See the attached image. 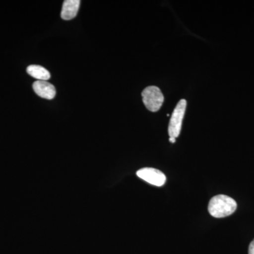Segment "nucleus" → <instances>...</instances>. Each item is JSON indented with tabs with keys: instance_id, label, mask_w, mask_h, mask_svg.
Instances as JSON below:
<instances>
[{
	"instance_id": "nucleus-9",
	"label": "nucleus",
	"mask_w": 254,
	"mask_h": 254,
	"mask_svg": "<svg viewBox=\"0 0 254 254\" xmlns=\"http://www.w3.org/2000/svg\"><path fill=\"white\" fill-rule=\"evenodd\" d=\"M169 141L170 142H171V143H175L176 142V138H173V137H170V138H169Z\"/></svg>"
},
{
	"instance_id": "nucleus-1",
	"label": "nucleus",
	"mask_w": 254,
	"mask_h": 254,
	"mask_svg": "<svg viewBox=\"0 0 254 254\" xmlns=\"http://www.w3.org/2000/svg\"><path fill=\"white\" fill-rule=\"evenodd\" d=\"M237 204L231 197L226 195H217L210 199L208 204V212L216 218H225L235 213Z\"/></svg>"
},
{
	"instance_id": "nucleus-6",
	"label": "nucleus",
	"mask_w": 254,
	"mask_h": 254,
	"mask_svg": "<svg viewBox=\"0 0 254 254\" xmlns=\"http://www.w3.org/2000/svg\"><path fill=\"white\" fill-rule=\"evenodd\" d=\"M81 1L79 0H66L64 1L61 17L64 20H71L75 18L79 9Z\"/></svg>"
},
{
	"instance_id": "nucleus-2",
	"label": "nucleus",
	"mask_w": 254,
	"mask_h": 254,
	"mask_svg": "<svg viewBox=\"0 0 254 254\" xmlns=\"http://www.w3.org/2000/svg\"><path fill=\"white\" fill-rule=\"evenodd\" d=\"M142 97L145 108L150 112L158 111L163 105L164 96L158 87H147L142 92Z\"/></svg>"
},
{
	"instance_id": "nucleus-8",
	"label": "nucleus",
	"mask_w": 254,
	"mask_h": 254,
	"mask_svg": "<svg viewBox=\"0 0 254 254\" xmlns=\"http://www.w3.org/2000/svg\"><path fill=\"white\" fill-rule=\"evenodd\" d=\"M249 254H254V240L251 242L249 247Z\"/></svg>"
},
{
	"instance_id": "nucleus-4",
	"label": "nucleus",
	"mask_w": 254,
	"mask_h": 254,
	"mask_svg": "<svg viewBox=\"0 0 254 254\" xmlns=\"http://www.w3.org/2000/svg\"><path fill=\"white\" fill-rule=\"evenodd\" d=\"M136 175L141 180L154 186L162 187L166 182V176L165 174L155 168L141 169L137 172Z\"/></svg>"
},
{
	"instance_id": "nucleus-7",
	"label": "nucleus",
	"mask_w": 254,
	"mask_h": 254,
	"mask_svg": "<svg viewBox=\"0 0 254 254\" xmlns=\"http://www.w3.org/2000/svg\"><path fill=\"white\" fill-rule=\"evenodd\" d=\"M27 73L38 81H48L50 78L49 71L40 65H30L27 68Z\"/></svg>"
},
{
	"instance_id": "nucleus-5",
	"label": "nucleus",
	"mask_w": 254,
	"mask_h": 254,
	"mask_svg": "<svg viewBox=\"0 0 254 254\" xmlns=\"http://www.w3.org/2000/svg\"><path fill=\"white\" fill-rule=\"evenodd\" d=\"M35 93L45 99L51 100L56 95V90L53 84L47 81H36L33 84Z\"/></svg>"
},
{
	"instance_id": "nucleus-3",
	"label": "nucleus",
	"mask_w": 254,
	"mask_h": 254,
	"mask_svg": "<svg viewBox=\"0 0 254 254\" xmlns=\"http://www.w3.org/2000/svg\"><path fill=\"white\" fill-rule=\"evenodd\" d=\"M186 108V100H181L177 103L176 108L174 110L173 115L170 118V124H169L168 133L170 137L176 138L180 135Z\"/></svg>"
}]
</instances>
